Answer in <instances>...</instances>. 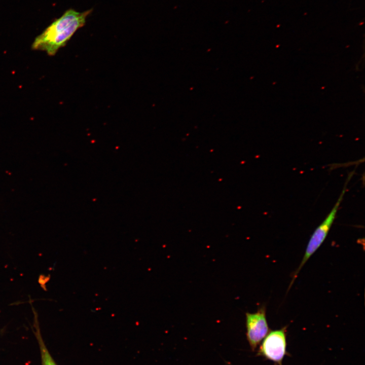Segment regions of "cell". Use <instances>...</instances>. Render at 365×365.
Returning a JSON list of instances; mask_svg holds the SVG:
<instances>
[{"label":"cell","instance_id":"cell-2","mask_svg":"<svg viewBox=\"0 0 365 365\" xmlns=\"http://www.w3.org/2000/svg\"><path fill=\"white\" fill-rule=\"evenodd\" d=\"M354 170L348 175L345 181L344 187L335 204L325 217L324 220L315 229L312 233L306 246L305 253L300 264L299 266L295 272L292 280L289 286L288 289L290 288L297 276L304 266L306 262L315 252L319 247L322 244L331 228L332 226L336 217L339 206L341 204L343 198L346 191L347 186L350 179L354 173Z\"/></svg>","mask_w":365,"mask_h":365},{"label":"cell","instance_id":"cell-1","mask_svg":"<svg viewBox=\"0 0 365 365\" xmlns=\"http://www.w3.org/2000/svg\"><path fill=\"white\" fill-rule=\"evenodd\" d=\"M91 12V10L83 12L71 9L67 10L35 38L32 49L45 51L49 56L55 55L75 32L85 25Z\"/></svg>","mask_w":365,"mask_h":365},{"label":"cell","instance_id":"cell-4","mask_svg":"<svg viewBox=\"0 0 365 365\" xmlns=\"http://www.w3.org/2000/svg\"><path fill=\"white\" fill-rule=\"evenodd\" d=\"M286 327L271 331L265 337L258 354L281 365L286 353Z\"/></svg>","mask_w":365,"mask_h":365},{"label":"cell","instance_id":"cell-5","mask_svg":"<svg viewBox=\"0 0 365 365\" xmlns=\"http://www.w3.org/2000/svg\"><path fill=\"white\" fill-rule=\"evenodd\" d=\"M38 340L41 351L42 365H57L40 337H39Z\"/></svg>","mask_w":365,"mask_h":365},{"label":"cell","instance_id":"cell-3","mask_svg":"<svg viewBox=\"0 0 365 365\" xmlns=\"http://www.w3.org/2000/svg\"><path fill=\"white\" fill-rule=\"evenodd\" d=\"M245 324L247 340L251 350L254 351L269 332L265 305L259 307L254 313L246 312Z\"/></svg>","mask_w":365,"mask_h":365}]
</instances>
